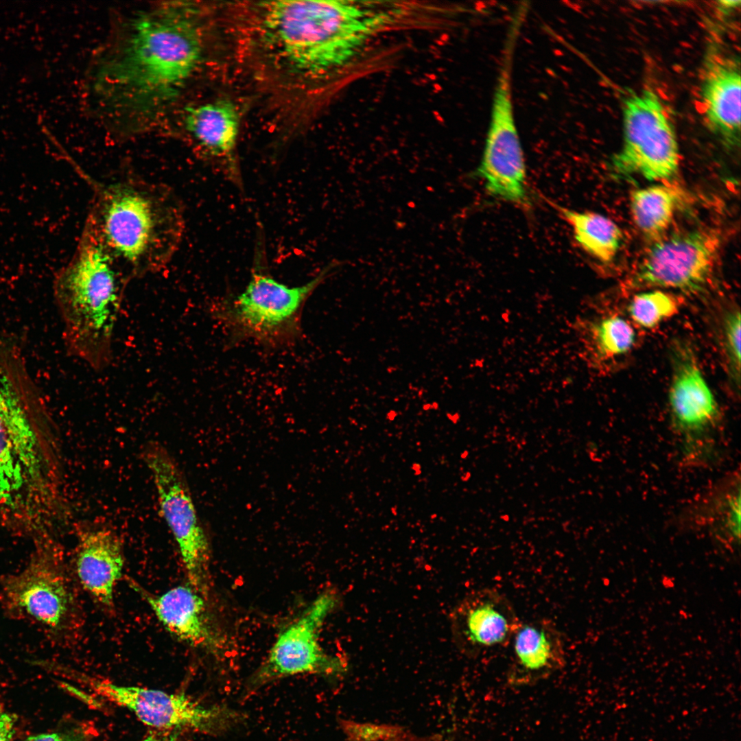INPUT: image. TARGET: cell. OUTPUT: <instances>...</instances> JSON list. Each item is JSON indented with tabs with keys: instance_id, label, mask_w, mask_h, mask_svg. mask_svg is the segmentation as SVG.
Instances as JSON below:
<instances>
[{
	"instance_id": "7a4b0ae2",
	"label": "cell",
	"mask_w": 741,
	"mask_h": 741,
	"mask_svg": "<svg viewBox=\"0 0 741 741\" xmlns=\"http://www.w3.org/2000/svg\"><path fill=\"white\" fill-rule=\"evenodd\" d=\"M251 29L266 62L287 78L316 82L344 65L395 9L346 1H277L254 5Z\"/></svg>"
},
{
	"instance_id": "d4e9b609",
	"label": "cell",
	"mask_w": 741,
	"mask_h": 741,
	"mask_svg": "<svg viewBox=\"0 0 741 741\" xmlns=\"http://www.w3.org/2000/svg\"><path fill=\"white\" fill-rule=\"evenodd\" d=\"M27 492L22 468L0 418V505L8 510L19 508Z\"/></svg>"
},
{
	"instance_id": "7c38bea8",
	"label": "cell",
	"mask_w": 741,
	"mask_h": 741,
	"mask_svg": "<svg viewBox=\"0 0 741 741\" xmlns=\"http://www.w3.org/2000/svg\"><path fill=\"white\" fill-rule=\"evenodd\" d=\"M0 600L12 617L27 620L50 632L62 630L72 598L54 551L40 546L21 571L6 576L1 584Z\"/></svg>"
},
{
	"instance_id": "4316f807",
	"label": "cell",
	"mask_w": 741,
	"mask_h": 741,
	"mask_svg": "<svg viewBox=\"0 0 741 741\" xmlns=\"http://www.w3.org/2000/svg\"><path fill=\"white\" fill-rule=\"evenodd\" d=\"M719 344L726 371L730 381L739 391L740 384V307L733 305L722 313L719 320Z\"/></svg>"
},
{
	"instance_id": "4fadbf2b",
	"label": "cell",
	"mask_w": 741,
	"mask_h": 741,
	"mask_svg": "<svg viewBox=\"0 0 741 741\" xmlns=\"http://www.w3.org/2000/svg\"><path fill=\"white\" fill-rule=\"evenodd\" d=\"M80 681L100 697L124 707L145 725L157 731H213L222 714L217 708L201 705L183 694L122 685L104 679L80 674Z\"/></svg>"
},
{
	"instance_id": "d6986e66",
	"label": "cell",
	"mask_w": 741,
	"mask_h": 741,
	"mask_svg": "<svg viewBox=\"0 0 741 741\" xmlns=\"http://www.w3.org/2000/svg\"><path fill=\"white\" fill-rule=\"evenodd\" d=\"M124 564L121 543L109 528L97 527L81 532L75 558L78 578L83 588L105 607L113 604L115 588Z\"/></svg>"
},
{
	"instance_id": "603a6c76",
	"label": "cell",
	"mask_w": 741,
	"mask_h": 741,
	"mask_svg": "<svg viewBox=\"0 0 741 741\" xmlns=\"http://www.w3.org/2000/svg\"><path fill=\"white\" fill-rule=\"evenodd\" d=\"M549 202L571 227L574 239L585 252L602 263L613 261L623 240L622 231L614 221L598 213Z\"/></svg>"
},
{
	"instance_id": "277c9868",
	"label": "cell",
	"mask_w": 741,
	"mask_h": 741,
	"mask_svg": "<svg viewBox=\"0 0 741 741\" xmlns=\"http://www.w3.org/2000/svg\"><path fill=\"white\" fill-rule=\"evenodd\" d=\"M130 280L84 226L73 257L56 278L54 296L68 351L93 369L110 362L114 328Z\"/></svg>"
},
{
	"instance_id": "5bb4252c",
	"label": "cell",
	"mask_w": 741,
	"mask_h": 741,
	"mask_svg": "<svg viewBox=\"0 0 741 741\" xmlns=\"http://www.w3.org/2000/svg\"><path fill=\"white\" fill-rule=\"evenodd\" d=\"M0 364V418L22 468L28 492L46 496L49 464L24 392L19 372Z\"/></svg>"
},
{
	"instance_id": "8992f818",
	"label": "cell",
	"mask_w": 741,
	"mask_h": 741,
	"mask_svg": "<svg viewBox=\"0 0 741 741\" xmlns=\"http://www.w3.org/2000/svg\"><path fill=\"white\" fill-rule=\"evenodd\" d=\"M515 47L504 45L482 156L473 176L488 193L503 201L530 204L524 154L515 119L512 74Z\"/></svg>"
},
{
	"instance_id": "30bf717a",
	"label": "cell",
	"mask_w": 741,
	"mask_h": 741,
	"mask_svg": "<svg viewBox=\"0 0 741 741\" xmlns=\"http://www.w3.org/2000/svg\"><path fill=\"white\" fill-rule=\"evenodd\" d=\"M713 231L696 229L662 238L634 271L631 288H669L700 296L712 283L720 248Z\"/></svg>"
},
{
	"instance_id": "2e32d148",
	"label": "cell",
	"mask_w": 741,
	"mask_h": 741,
	"mask_svg": "<svg viewBox=\"0 0 741 741\" xmlns=\"http://www.w3.org/2000/svg\"><path fill=\"white\" fill-rule=\"evenodd\" d=\"M163 626L180 641L211 652H219L223 637L214 626L205 598L190 585H179L154 595L136 587Z\"/></svg>"
},
{
	"instance_id": "ba28073f",
	"label": "cell",
	"mask_w": 741,
	"mask_h": 741,
	"mask_svg": "<svg viewBox=\"0 0 741 741\" xmlns=\"http://www.w3.org/2000/svg\"><path fill=\"white\" fill-rule=\"evenodd\" d=\"M623 141L611 159L620 176L669 180L677 174L680 156L674 126L659 96L646 89L623 104Z\"/></svg>"
},
{
	"instance_id": "cb8c5ba5",
	"label": "cell",
	"mask_w": 741,
	"mask_h": 741,
	"mask_svg": "<svg viewBox=\"0 0 741 741\" xmlns=\"http://www.w3.org/2000/svg\"><path fill=\"white\" fill-rule=\"evenodd\" d=\"M678 202L675 190L664 184L637 189L630 197L633 221L646 238L657 242L668 229Z\"/></svg>"
},
{
	"instance_id": "9a60e30c",
	"label": "cell",
	"mask_w": 741,
	"mask_h": 741,
	"mask_svg": "<svg viewBox=\"0 0 741 741\" xmlns=\"http://www.w3.org/2000/svg\"><path fill=\"white\" fill-rule=\"evenodd\" d=\"M239 115L232 101L220 99L186 106L183 122L198 154L215 165L235 185L242 188L237 156Z\"/></svg>"
},
{
	"instance_id": "ffe728a7",
	"label": "cell",
	"mask_w": 741,
	"mask_h": 741,
	"mask_svg": "<svg viewBox=\"0 0 741 741\" xmlns=\"http://www.w3.org/2000/svg\"><path fill=\"white\" fill-rule=\"evenodd\" d=\"M510 645V677L517 681L544 677L565 663L563 637L555 624L548 619L521 621Z\"/></svg>"
},
{
	"instance_id": "f1b7e54d",
	"label": "cell",
	"mask_w": 741,
	"mask_h": 741,
	"mask_svg": "<svg viewBox=\"0 0 741 741\" xmlns=\"http://www.w3.org/2000/svg\"><path fill=\"white\" fill-rule=\"evenodd\" d=\"M17 722L16 715L0 701V741H15Z\"/></svg>"
},
{
	"instance_id": "5b68a950",
	"label": "cell",
	"mask_w": 741,
	"mask_h": 741,
	"mask_svg": "<svg viewBox=\"0 0 741 741\" xmlns=\"http://www.w3.org/2000/svg\"><path fill=\"white\" fill-rule=\"evenodd\" d=\"M250 281L239 295L220 302L217 317L235 335L270 346L294 340L301 332L303 307L316 288L339 268L333 261L309 281L289 287L266 268L263 248L258 244Z\"/></svg>"
},
{
	"instance_id": "f546056e",
	"label": "cell",
	"mask_w": 741,
	"mask_h": 741,
	"mask_svg": "<svg viewBox=\"0 0 741 741\" xmlns=\"http://www.w3.org/2000/svg\"><path fill=\"white\" fill-rule=\"evenodd\" d=\"M24 741H81L77 732L71 730H50L27 737Z\"/></svg>"
},
{
	"instance_id": "7402d4cb",
	"label": "cell",
	"mask_w": 741,
	"mask_h": 741,
	"mask_svg": "<svg viewBox=\"0 0 741 741\" xmlns=\"http://www.w3.org/2000/svg\"><path fill=\"white\" fill-rule=\"evenodd\" d=\"M685 521L707 529L729 544L740 538V475L731 472L699 495L687 507Z\"/></svg>"
},
{
	"instance_id": "83f0119b",
	"label": "cell",
	"mask_w": 741,
	"mask_h": 741,
	"mask_svg": "<svg viewBox=\"0 0 741 741\" xmlns=\"http://www.w3.org/2000/svg\"><path fill=\"white\" fill-rule=\"evenodd\" d=\"M346 741H422L400 727L384 724L343 720Z\"/></svg>"
},
{
	"instance_id": "6da1fadb",
	"label": "cell",
	"mask_w": 741,
	"mask_h": 741,
	"mask_svg": "<svg viewBox=\"0 0 741 741\" xmlns=\"http://www.w3.org/2000/svg\"><path fill=\"white\" fill-rule=\"evenodd\" d=\"M200 9L165 1L130 16L99 60L93 89L101 108L126 130L158 119L178 100L204 55Z\"/></svg>"
},
{
	"instance_id": "e0dca14e",
	"label": "cell",
	"mask_w": 741,
	"mask_h": 741,
	"mask_svg": "<svg viewBox=\"0 0 741 741\" xmlns=\"http://www.w3.org/2000/svg\"><path fill=\"white\" fill-rule=\"evenodd\" d=\"M459 616L460 637L475 655L509 646L521 622L510 601L491 588L472 594L463 603Z\"/></svg>"
},
{
	"instance_id": "8fae6325",
	"label": "cell",
	"mask_w": 741,
	"mask_h": 741,
	"mask_svg": "<svg viewBox=\"0 0 741 741\" xmlns=\"http://www.w3.org/2000/svg\"><path fill=\"white\" fill-rule=\"evenodd\" d=\"M336 602L334 593H320L281 631L266 657L250 677V690L290 676L338 675L346 670L345 663L325 652L319 642L322 624Z\"/></svg>"
},
{
	"instance_id": "44dd1931",
	"label": "cell",
	"mask_w": 741,
	"mask_h": 741,
	"mask_svg": "<svg viewBox=\"0 0 741 741\" xmlns=\"http://www.w3.org/2000/svg\"><path fill=\"white\" fill-rule=\"evenodd\" d=\"M582 359L595 370H602L633 349L636 331L631 323L615 313L598 308L577 316L572 325Z\"/></svg>"
},
{
	"instance_id": "9c48e42d",
	"label": "cell",
	"mask_w": 741,
	"mask_h": 741,
	"mask_svg": "<svg viewBox=\"0 0 741 741\" xmlns=\"http://www.w3.org/2000/svg\"><path fill=\"white\" fill-rule=\"evenodd\" d=\"M163 517L177 543L189 585L207 598L210 544L186 480L174 458L158 443L143 449Z\"/></svg>"
},
{
	"instance_id": "4dcf8cb0",
	"label": "cell",
	"mask_w": 741,
	"mask_h": 741,
	"mask_svg": "<svg viewBox=\"0 0 741 741\" xmlns=\"http://www.w3.org/2000/svg\"><path fill=\"white\" fill-rule=\"evenodd\" d=\"M180 731H156L141 741H182Z\"/></svg>"
},
{
	"instance_id": "52a82bcc",
	"label": "cell",
	"mask_w": 741,
	"mask_h": 741,
	"mask_svg": "<svg viewBox=\"0 0 741 741\" xmlns=\"http://www.w3.org/2000/svg\"><path fill=\"white\" fill-rule=\"evenodd\" d=\"M670 361L668 406L672 427L680 440L683 462L703 465L715 446L721 421L719 405L689 343L674 340Z\"/></svg>"
},
{
	"instance_id": "3957f363",
	"label": "cell",
	"mask_w": 741,
	"mask_h": 741,
	"mask_svg": "<svg viewBox=\"0 0 741 741\" xmlns=\"http://www.w3.org/2000/svg\"><path fill=\"white\" fill-rule=\"evenodd\" d=\"M84 226L132 279L169 263L185 219L169 187L132 178L99 185Z\"/></svg>"
},
{
	"instance_id": "ac0fdd59",
	"label": "cell",
	"mask_w": 741,
	"mask_h": 741,
	"mask_svg": "<svg viewBox=\"0 0 741 741\" xmlns=\"http://www.w3.org/2000/svg\"><path fill=\"white\" fill-rule=\"evenodd\" d=\"M735 60L716 57L707 64L701 91V107L709 129L725 145L740 143L741 80Z\"/></svg>"
},
{
	"instance_id": "484cf974",
	"label": "cell",
	"mask_w": 741,
	"mask_h": 741,
	"mask_svg": "<svg viewBox=\"0 0 741 741\" xmlns=\"http://www.w3.org/2000/svg\"><path fill=\"white\" fill-rule=\"evenodd\" d=\"M679 303L671 294L659 290L635 294L628 305L631 320L638 326L650 329L678 313Z\"/></svg>"
}]
</instances>
